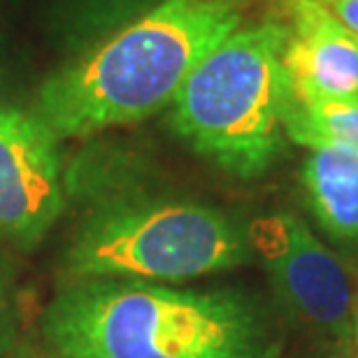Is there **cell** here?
Here are the masks:
<instances>
[{
	"instance_id": "16",
	"label": "cell",
	"mask_w": 358,
	"mask_h": 358,
	"mask_svg": "<svg viewBox=\"0 0 358 358\" xmlns=\"http://www.w3.org/2000/svg\"><path fill=\"white\" fill-rule=\"evenodd\" d=\"M354 342H356V347H358V300H356V317H354V338H352Z\"/></svg>"
},
{
	"instance_id": "18",
	"label": "cell",
	"mask_w": 358,
	"mask_h": 358,
	"mask_svg": "<svg viewBox=\"0 0 358 358\" xmlns=\"http://www.w3.org/2000/svg\"><path fill=\"white\" fill-rule=\"evenodd\" d=\"M356 358H358V356H356Z\"/></svg>"
},
{
	"instance_id": "1",
	"label": "cell",
	"mask_w": 358,
	"mask_h": 358,
	"mask_svg": "<svg viewBox=\"0 0 358 358\" xmlns=\"http://www.w3.org/2000/svg\"><path fill=\"white\" fill-rule=\"evenodd\" d=\"M249 0H161L59 66L35 93L56 138L140 124L173 103L191 70L245 26Z\"/></svg>"
},
{
	"instance_id": "6",
	"label": "cell",
	"mask_w": 358,
	"mask_h": 358,
	"mask_svg": "<svg viewBox=\"0 0 358 358\" xmlns=\"http://www.w3.org/2000/svg\"><path fill=\"white\" fill-rule=\"evenodd\" d=\"M66 205L59 138L33 110H0V235L38 242Z\"/></svg>"
},
{
	"instance_id": "17",
	"label": "cell",
	"mask_w": 358,
	"mask_h": 358,
	"mask_svg": "<svg viewBox=\"0 0 358 358\" xmlns=\"http://www.w3.org/2000/svg\"><path fill=\"white\" fill-rule=\"evenodd\" d=\"M3 14H5V10H3V7H0V19H3Z\"/></svg>"
},
{
	"instance_id": "9",
	"label": "cell",
	"mask_w": 358,
	"mask_h": 358,
	"mask_svg": "<svg viewBox=\"0 0 358 358\" xmlns=\"http://www.w3.org/2000/svg\"><path fill=\"white\" fill-rule=\"evenodd\" d=\"M303 186L314 217L333 238L358 240V152L314 147L303 166Z\"/></svg>"
},
{
	"instance_id": "11",
	"label": "cell",
	"mask_w": 358,
	"mask_h": 358,
	"mask_svg": "<svg viewBox=\"0 0 358 358\" xmlns=\"http://www.w3.org/2000/svg\"><path fill=\"white\" fill-rule=\"evenodd\" d=\"M317 3L326 5L340 24L358 38V0H317Z\"/></svg>"
},
{
	"instance_id": "7",
	"label": "cell",
	"mask_w": 358,
	"mask_h": 358,
	"mask_svg": "<svg viewBox=\"0 0 358 358\" xmlns=\"http://www.w3.org/2000/svg\"><path fill=\"white\" fill-rule=\"evenodd\" d=\"M284 68L298 100L358 98V38L317 0H289Z\"/></svg>"
},
{
	"instance_id": "2",
	"label": "cell",
	"mask_w": 358,
	"mask_h": 358,
	"mask_svg": "<svg viewBox=\"0 0 358 358\" xmlns=\"http://www.w3.org/2000/svg\"><path fill=\"white\" fill-rule=\"evenodd\" d=\"M63 358H261L266 326L238 291L170 289L131 279L70 282L42 317Z\"/></svg>"
},
{
	"instance_id": "12",
	"label": "cell",
	"mask_w": 358,
	"mask_h": 358,
	"mask_svg": "<svg viewBox=\"0 0 358 358\" xmlns=\"http://www.w3.org/2000/svg\"><path fill=\"white\" fill-rule=\"evenodd\" d=\"M3 35H0V110L5 105L7 91H10V82H12V66H10V56H7V49L3 45Z\"/></svg>"
},
{
	"instance_id": "10",
	"label": "cell",
	"mask_w": 358,
	"mask_h": 358,
	"mask_svg": "<svg viewBox=\"0 0 358 358\" xmlns=\"http://www.w3.org/2000/svg\"><path fill=\"white\" fill-rule=\"evenodd\" d=\"M284 131L305 147H347L358 152V98L356 100H298L289 98Z\"/></svg>"
},
{
	"instance_id": "3",
	"label": "cell",
	"mask_w": 358,
	"mask_h": 358,
	"mask_svg": "<svg viewBox=\"0 0 358 358\" xmlns=\"http://www.w3.org/2000/svg\"><path fill=\"white\" fill-rule=\"evenodd\" d=\"M286 40L282 21L245 24L191 70L170 103L173 131L238 179L261 177L284 149Z\"/></svg>"
},
{
	"instance_id": "14",
	"label": "cell",
	"mask_w": 358,
	"mask_h": 358,
	"mask_svg": "<svg viewBox=\"0 0 358 358\" xmlns=\"http://www.w3.org/2000/svg\"><path fill=\"white\" fill-rule=\"evenodd\" d=\"M5 300H7V284L3 275H0V317H3V310H5Z\"/></svg>"
},
{
	"instance_id": "5",
	"label": "cell",
	"mask_w": 358,
	"mask_h": 358,
	"mask_svg": "<svg viewBox=\"0 0 358 358\" xmlns=\"http://www.w3.org/2000/svg\"><path fill=\"white\" fill-rule=\"evenodd\" d=\"M247 240L300 319L340 340L354 338L356 279L303 221L284 212L259 217L249 224Z\"/></svg>"
},
{
	"instance_id": "4",
	"label": "cell",
	"mask_w": 358,
	"mask_h": 358,
	"mask_svg": "<svg viewBox=\"0 0 358 358\" xmlns=\"http://www.w3.org/2000/svg\"><path fill=\"white\" fill-rule=\"evenodd\" d=\"M249 247L247 233L205 203L119 193L87 214L63 268L73 282H186L240 266Z\"/></svg>"
},
{
	"instance_id": "13",
	"label": "cell",
	"mask_w": 358,
	"mask_h": 358,
	"mask_svg": "<svg viewBox=\"0 0 358 358\" xmlns=\"http://www.w3.org/2000/svg\"><path fill=\"white\" fill-rule=\"evenodd\" d=\"M21 3H24V0H0V7H3L5 12H17Z\"/></svg>"
},
{
	"instance_id": "15",
	"label": "cell",
	"mask_w": 358,
	"mask_h": 358,
	"mask_svg": "<svg viewBox=\"0 0 358 358\" xmlns=\"http://www.w3.org/2000/svg\"><path fill=\"white\" fill-rule=\"evenodd\" d=\"M14 358H63V356H59V354H33V352H21V354H17Z\"/></svg>"
},
{
	"instance_id": "8",
	"label": "cell",
	"mask_w": 358,
	"mask_h": 358,
	"mask_svg": "<svg viewBox=\"0 0 358 358\" xmlns=\"http://www.w3.org/2000/svg\"><path fill=\"white\" fill-rule=\"evenodd\" d=\"M161 0H35L38 24L56 52L75 59Z\"/></svg>"
}]
</instances>
